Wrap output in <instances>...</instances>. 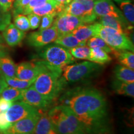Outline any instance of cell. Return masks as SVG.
Returning a JSON list of instances; mask_svg holds the SVG:
<instances>
[{
  "mask_svg": "<svg viewBox=\"0 0 134 134\" xmlns=\"http://www.w3.org/2000/svg\"><path fill=\"white\" fill-rule=\"evenodd\" d=\"M8 55V52L6 50H0V58L2 57Z\"/></svg>",
  "mask_w": 134,
  "mask_h": 134,
  "instance_id": "60d3db41",
  "label": "cell"
},
{
  "mask_svg": "<svg viewBox=\"0 0 134 134\" xmlns=\"http://www.w3.org/2000/svg\"><path fill=\"white\" fill-rule=\"evenodd\" d=\"M69 52L73 57L80 60H88L90 48L88 46H79L70 48Z\"/></svg>",
  "mask_w": 134,
  "mask_h": 134,
  "instance_id": "f546056e",
  "label": "cell"
},
{
  "mask_svg": "<svg viewBox=\"0 0 134 134\" xmlns=\"http://www.w3.org/2000/svg\"><path fill=\"white\" fill-rule=\"evenodd\" d=\"M94 12L97 17L113 16L118 18L125 24L133 27L129 24L124 15L122 14L121 11L117 8L112 0H94Z\"/></svg>",
  "mask_w": 134,
  "mask_h": 134,
  "instance_id": "7c38bea8",
  "label": "cell"
},
{
  "mask_svg": "<svg viewBox=\"0 0 134 134\" xmlns=\"http://www.w3.org/2000/svg\"><path fill=\"white\" fill-rule=\"evenodd\" d=\"M6 87H8V84L5 81L4 77L2 74V73L0 71V94Z\"/></svg>",
  "mask_w": 134,
  "mask_h": 134,
  "instance_id": "f35d334b",
  "label": "cell"
},
{
  "mask_svg": "<svg viewBox=\"0 0 134 134\" xmlns=\"http://www.w3.org/2000/svg\"><path fill=\"white\" fill-rule=\"evenodd\" d=\"M4 42V38H3V36L0 34V43H3Z\"/></svg>",
  "mask_w": 134,
  "mask_h": 134,
  "instance_id": "7bdbcfd3",
  "label": "cell"
},
{
  "mask_svg": "<svg viewBox=\"0 0 134 134\" xmlns=\"http://www.w3.org/2000/svg\"><path fill=\"white\" fill-rule=\"evenodd\" d=\"M85 24L86 23L82 18L61 12L56 16L53 26L57 30L59 36L71 32L78 27Z\"/></svg>",
  "mask_w": 134,
  "mask_h": 134,
  "instance_id": "9c48e42d",
  "label": "cell"
},
{
  "mask_svg": "<svg viewBox=\"0 0 134 134\" xmlns=\"http://www.w3.org/2000/svg\"><path fill=\"white\" fill-rule=\"evenodd\" d=\"M31 0H21L19 3L16 4H13V15H16L19 14H23V11L26 7L27 5L29 4Z\"/></svg>",
  "mask_w": 134,
  "mask_h": 134,
  "instance_id": "e575fe53",
  "label": "cell"
},
{
  "mask_svg": "<svg viewBox=\"0 0 134 134\" xmlns=\"http://www.w3.org/2000/svg\"><path fill=\"white\" fill-rule=\"evenodd\" d=\"M81 122L86 134H108L110 126L108 103L104 96L93 88H75L62 96Z\"/></svg>",
  "mask_w": 134,
  "mask_h": 134,
  "instance_id": "6da1fadb",
  "label": "cell"
},
{
  "mask_svg": "<svg viewBox=\"0 0 134 134\" xmlns=\"http://www.w3.org/2000/svg\"><path fill=\"white\" fill-rule=\"evenodd\" d=\"M94 36L101 38L110 47L114 50H126L133 52V43L124 33H120L99 23L92 24Z\"/></svg>",
  "mask_w": 134,
  "mask_h": 134,
  "instance_id": "277c9868",
  "label": "cell"
},
{
  "mask_svg": "<svg viewBox=\"0 0 134 134\" xmlns=\"http://www.w3.org/2000/svg\"><path fill=\"white\" fill-rule=\"evenodd\" d=\"M88 60L92 62L104 65L109 63L112 58L104 50L99 48H90V53Z\"/></svg>",
  "mask_w": 134,
  "mask_h": 134,
  "instance_id": "cb8c5ba5",
  "label": "cell"
},
{
  "mask_svg": "<svg viewBox=\"0 0 134 134\" xmlns=\"http://www.w3.org/2000/svg\"><path fill=\"white\" fill-rule=\"evenodd\" d=\"M49 1L50 0H31L29 4L25 8L23 14L27 15L31 14L34 8L41 6Z\"/></svg>",
  "mask_w": 134,
  "mask_h": 134,
  "instance_id": "1f68e13d",
  "label": "cell"
},
{
  "mask_svg": "<svg viewBox=\"0 0 134 134\" xmlns=\"http://www.w3.org/2000/svg\"><path fill=\"white\" fill-rule=\"evenodd\" d=\"M14 0H0V7L4 12H9L12 9Z\"/></svg>",
  "mask_w": 134,
  "mask_h": 134,
  "instance_id": "8d00e7d4",
  "label": "cell"
},
{
  "mask_svg": "<svg viewBox=\"0 0 134 134\" xmlns=\"http://www.w3.org/2000/svg\"><path fill=\"white\" fill-rule=\"evenodd\" d=\"M94 0H72L62 12L79 17L90 24L98 18L94 12Z\"/></svg>",
  "mask_w": 134,
  "mask_h": 134,
  "instance_id": "52a82bcc",
  "label": "cell"
},
{
  "mask_svg": "<svg viewBox=\"0 0 134 134\" xmlns=\"http://www.w3.org/2000/svg\"><path fill=\"white\" fill-rule=\"evenodd\" d=\"M41 115V111L31 116L11 124L7 130L3 134H34L38 119Z\"/></svg>",
  "mask_w": 134,
  "mask_h": 134,
  "instance_id": "30bf717a",
  "label": "cell"
},
{
  "mask_svg": "<svg viewBox=\"0 0 134 134\" xmlns=\"http://www.w3.org/2000/svg\"><path fill=\"white\" fill-rule=\"evenodd\" d=\"M54 42L68 49L76 47L86 46V43L78 41L71 32L59 35Z\"/></svg>",
  "mask_w": 134,
  "mask_h": 134,
  "instance_id": "ffe728a7",
  "label": "cell"
},
{
  "mask_svg": "<svg viewBox=\"0 0 134 134\" xmlns=\"http://www.w3.org/2000/svg\"><path fill=\"white\" fill-rule=\"evenodd\" d=\"M22 100L41 110H46L52 103L38 93L32 86L23 90Z\"/></svg>",
  "mask_w": 134,
  "mask_h": 134,
  "instance_id": "4fadbf2b",
  "label": "cell"
},
{
  "mask_svg": "<svg viewBox=\"0 0 134 134\" xmlns=\"http://www.w3.org/2000/svg\"><path fill=\"white\" fill-rule=\"evenodd\" d=\"M38 66L36 62H23L16 65V77L23 80H34L38 73Z\"/></svg>",
  "mask_w": 134,
  "mask_h": 134,
  "instance_id": "5bb4252c",
  "label": "cell"
},
{
  "mask_svg": "<svg viewBox=\"0 0 134 134\" xmlns=\"http://www.w3.org/2000/svg\"><path fill=\"white\" fill-rule=\"evenodd\" d=\"M4 80L6 81L8 85L11 87L15 88L19 90H24V89L28 88L32 84L34 80H29V81H26V80H23L16 77H7L4 76Z\"/></svg>",
  "mask_w": 134,
  "mask_h": 134,
  "instance_id": "83f0119b",
  "label": "cell"
},
{
  "mask_svg": "<svg viewBox=\"0 0 134 134\" xmlns=\"http://www.w3.org/2000/svg\"><path fill=\"white\" fill-rule=\"evenodd\" d=\"M3 37L8 46L15 47L20 44L25 37L24 32L21 31L13 24H10L3 31Z\"/></svg>",
  "mask_w": 134,
  "mask_h": 134,
  "instance_id": "9a60e30c",
  "label": "cell"
},
{
  "mask_svg": "<svg viewBox=\"0 0 134 134\" xmlns=\"http://www.w3.org/2000/svg\"><path fill=\"white\" fill-rule=\"evenodd\" d=\"M11 123L8 121L6 117V112L0 113V132L3 133L11 126Z\"/></svg>",
  "mask_w": 134,
  "mask_h": 134,
  "instance_id": "d590c367",
  "label": "cell"
},
{
  "mask_svg": "<svg viewBox=\"0 0 134 134\" xmlns=\"http://www.w3.org/2000/svg\"><path fill=\"white\" fill-rule=\"evenodd\" d=\"M57 3L60 5H62L63 6H66L67 4H69L72 0H54Z\"/></svg>",
  "mask_w": 134,
  "mask_h": 134,
  "instance_id": "ab89813d",
  "label": "cell"
},
{
  "mask_svg": "<svg viewBox=\"0 0 134 134\" xmlns=\"http://www.w3.org/2000/svg\"><path fill=\"white\" fill-rule=\"evenodd\" d=\"M39 110L24 101H18L13 103L6 110L7 119L11 124L38 113Z\"/></svg>",
  "mask_w": 134,
  "mask_h": 134,
  "instance_id": "8fae6325",
  "label": "cell"
},
{
  "mask_svg": "<svg viewBox=\"0 0 134 134\" xmlns=\"http://www.w3.org/2000/svg\"><path fill=\"white\" fill-rule=\"evenodd\" d=\"M0 134H3V133H1V132H0Z\"/></svg>",
  "mask_w": 134,
  "mask_h": 134,
  "instance_id": "f6af8a7d",
  "label": "cell"
},
{
  "mask_svg": "<svg viewBox=\"0 0 134 134\" xmlns=\"http://www.w3.org/2000/svg\"><path fill=\"white\" fill-rule=\"evenodd\" d=\"M64 8L65 6L59 4L54 0H50L42 6L34 8L31 13L39 16H43L46 14H54L57 16Z\"/></svg>",
  "mask_w": 134,
  "mask_h": 134,
  "instance_id": "e0dca14e",
  "label": "cell"
},
{
  "mask_svg": "<svg viewBox=\"0 0 134 134\" xmlns=\"http://www.w3.org/2000/svg\"><path fill=\"white\" fill-rule=\"evenodd\" d=\"M87 46L90 48H99L104 50L108 53H112L113 49L105 42L101 38L97 36L92 37L87 41Z\"/></svg>",
  "mask_w": 134,
  "mask_h": 134,
  "instance_id": "f1b7e54d",
  "label": "cell"
},
{
  "mask_svg": "<svg viewBox=\"0 0 134 134\" xmlns=\"http://www.w3.org/2000/svg\"><path fill=\"white\" fill-rule=\"evenodd\" d=\"M35 134H58L52 123L47 113L41 111V115L37 123Z\"/></svg>",
  "mask_w": 134,
  "mask_h": 134,
  "instance_id": "ac0fdd59",
  "label": "cell"
},
{
  "mask_svg": "<svg viewBox=\"0 0 134 134\" xmlns=\"http://www.w3.org/2000/svg\"><path fill=\"white\" fill-rule=\"evenodd\" d=\"M121 9V12L130 26L134 23V8L130 0H114Z\"/></svg>",
  "mask_w": 134,
  "mask_h": 134,
  "instance_id": "d4e9b609",
  "label": "cell"
},
{
  "mask_svg": "<svg viewBox=\"0 0 134 134\" xmlns=\"http://www.w3.org/2000/svg\"><path fill=\"white\" fill-rule=\"evenodd\" d=\"M78 41L86 43L89 38L94 36L92 24H83L71 32Z\"/></svg>",
  "mask_w": 134,
  "mask_h": 134,
  "instance_id": "484cf974",
  "label": "cell"
},
{
  "mask_svg": "<svg viewBox=\"0 0 134 134\" xmlns=\"http://www.w3.org/2000/svg\"><path fill=\"white\" fill-rule=\"evenodd\" d=\"M38 56L50 65L61 68L72 64L75 61L68 48L57 43L48 44L43 47L40 50Z\"/></svg>",
  "mask_w": 134,
  "mask_h": 134,
  "instance_id": "8992f818",
  "label": "cell"
},
{
  "mask_svg": "<svg viewBox=\"0 0 134 134\" xmlns=\"http://www.w3.org/2000/svg\"><path fill=\"white\" fill-rule=\"evenodd\" d=\"M14 25L18 29L23 32L27 31L31 29L27 17L23 14L14 15Z\"/></svg>",
  "mask_w": 134,
  "mask_h": 134,
  "instance_id": "4dcf8cb0",
  "label": "cell"
},
{
  "mask_svg": "<svg viewBox=\"0 0 134 134\" xmlns=\"http://www.w3.org/2000/svg\"><path fill=\"white\" fill-rule=\"evenodd\" d=\"M56 16L54 14H46L42 16L39 30H43L50 27Z\"/></svg>",
  "mask_w": 134,
  "mask_h": 134,
  "instance_id": "d6a6232c",
  "label": "cell"
},
{
  "mask_svg": "<svg viewBox=\"0 0 134 134\" xmlns=\"http://www.w3.org/2000/svg\"><path fill=\"white\" fill-rule=\"evenodd\" d=\"M16 65L12 58L6 55L0 58V71L4 76L16 77Z\"/></svg>",
  "mask_w": 134,
  "mask_h": 134,
  "instance_id": "603a6c76",
  "label": "cell"
},
{
  "mask_svg": "<svg viewBox=\"0 0 134 134\" xmlns=\"http://www.w3.org/2000/svg\"><path fill=\"white\" fill-rule=\"evenodd\" d=\"M112 53L118 60L119 63L122 66L130 69H134V54L133 52L126 50L113 49Z\"/></svg>",
  "mask_w": 134,
  "mask_h": 134,
  "instance_id": "d6986e66",
  "label": "cell"
},
{
  "mask_svg": "<svg viewBox=\"0 0 134 134\" xmlns=\"http://www.w3.org/2000/svg\"><path fill=\"white\" fill-rule=\"evenodd\" d=\"M112 87L115 93L120 95L134 96V83L124 82L115 79L113 82Z\"/></svg>",
  "mask_w": 134,
  "mask_h": 134,
  "instance_id": "44dd1931",
  "label": "cell"
},
{
  "mask_svg": "<svg viewBox=\"0 0 134 134\" xmlns=\"http://www.w3.org/2000/svg\"><path fill=\"white\" fill-rule=\"evenodd\" d=\"M13 102L5 99L1 97L0 98V111L6 112V110L13 105Z\"/></svg>",
  "mask_w": 134,
  "mask_h": 134,
  "instance_id": "74e56055",
  "label": "cell"
},
{
  "mask_svg": "<svg viewBox=\"0 0 134 134\" xmlns=\"http://www.w3.org/2000/svg\"><path fill=\"white\" fill-rule=\"evenodd\" d=\"M27 15V18L29 19L30 24V28L33 30L37 29L38 27L40 26V24H41V16H38L36 14H33V13H31V14Z\"/></svg>",
  "mask_w": 134,
  "mask_h": 134,
  "instance_id": "836d02e7",
  "label": "cell"
},
{
  "mask_svg": "<svg viewBox=\"0 0 134 134\" xmlns=\"http://www.w3.org/2000/svg\"><path fill=\"white\" fill-rule=\"evenodd\" d=\"M47 114L58 134H86L81 122L67 105H55Z\"/></svg>",
  "mask_w": 134,
  "mask_h": 134,
  "instance_id": "3957f363",
  "label": "cell"
},
{
  "mask_svg": "<svg viewBox=\"0 0 134 134\" xmlns=\"http://www.w3.org/2000/svg\"><path fill=\"white\" fill-rule=\"evenodd\" d=\"M6 46L2 44V43H0V50H6Z\"/></svg>",
  "mask_w": 134,
  "mask_h": 134,
  "instance_id": "b9f144b4",
  "label": "cell"
},
{
  "mask_svg": "<svg viewBox=\"0 0 134 134\" xmlns=\"http://www.w3.org/2000/svg\"><path fill=\"white\" fill-rule=\"evenodd\" d=\"M35 62L39 71L31 86L45 98L52 102L57 98L66 85L62 76V69L43 60Z\"/></svg>",
  "mask_w": 134,
  "mask_h": 134,
  "instance_id": "7a4b0ae2",
  "label": "cell"
},
{
  "mask_svg": "<svg viewBox=\"0 0 134 134\" xmlns=\"http://www.w3.org/2000/svg\"><path fill=\"white\" fill-rule=\"evenodd\" d=\"M23 90L13 87H6L0 94L1 98L12 102L22 100Z\"/></svg>",
  "mask_w": 134,
  "mask_h": 134,
  "instance_id": "4316f807",
  "label": "cell"
},
{
  "mask_svg": "<svg viewBox=\"0 0 134 134\" xmlns=\"http://www.w3.org/2000/svg\"><path fill=\"white\" fill-rule=\"evenodd\" d=\"M58 36L57 30L53 26L48 29L30 33L27 37V42L31 47L41 48L55 42Z\"/></svg>",
  "mask_w": 134,
  "mask_h": 134,
  "instance_id": "ba28073f",
  "label": "cell"
},
{
  "mask_svg": "<svg viewBox=\"0 0 134 134\" xmlns=\"http://www.w3.org/2000/svg\"><path fill=\"white\" fill-rule=\"evenodd\" d=\"M113 72L115 78L117 80L128 83L134 82L133 70L121 65H117L115 66Z\"/></svg>",
  "mask_w": 134,
  "mask_h": 134,
  "instance_id": "7402d4cb",
  "label": "cell"
},
{
  "mask_svg": "<svg viewBox=\"0 0 134 134\" xmlns=\"http://www.w3.org/2000/svg\"><path fill=\"white\" fill-rule=\"evenodd\" d=\"M102 65L92 62L66 65L63 67L62 76L65 83H76L90 78L102 70Z\"/></svg>",
  "mask_w": 134,
  "mask_h": 134,
  "instance_id": "5b68a950",
  "label": "cell"
},
{
  "mask_svg": "<svg viewBox=\"0 0 134 134\" xmlns=\"http://www.w3.org/2000/svg\"><path fill=\"white\" fill-rule=\"evenodd\" d=\"M98 23L104 26L109 27L120 33H124L126 35L129 33V31L133 29V27L125 24L118 18L110 16L99 17Z\"/></svg>",
  "mask_w": 134,
  "mask_h": 134,
  "instance_id": "2e32d148",
  "label": "cell"
},
{
  "mask_svg": "<svg viewBox=\"0 0 134 134\" xmlns=\"http://www.w3.org/2000/svg\"><path fill=\"white\" fill-rule=\"evenodd\" d=\"M21 0H14V3H13V4H18V3H19L20 1H21Z\"/></svg>",
  "mask_w": 134,
  "mask_h": 134,
  "instance_id": "ee69618b",
  "label": "cell"
}]
</instances>
